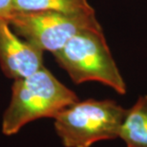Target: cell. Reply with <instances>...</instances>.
Masks as SVG:
<instances>
[{"instance_id": "1", "label": "cell", "mask_w": 147, "mask_h": 147, "mask_svg": "<svg viewBox=\"0 0 147 147\" xmlns=\"http://www.w3.org/2000/svg\"><path fill=\"white\" fill-rule=\"evenodd\" d=\"M78 100L74 91L43 67L33 75L14 80L10 104L3 116L2 132L11 136L36 119H55Z\"/></svg>"}, {"instance_id": "2", "label": "cell", "mask_w": 147, "mask_h": 147, "mask_svg": "<svg viewBox=\"0 0 147 147\" xmlns=\"http://www.w3.org/2000/svg\"><path fill=\"white\" fill-rule=\"evenodd\" d=\"M53 55L76 84L98 81L119 95L127 92L102 28L80 32Z\"/></svg>"}, {"instance_id": "3", "label": "cell", "mask_w": 147, "mask_h": 147, "mask_svg": "<svg viewBox=\"0 0 147 147\" xmlns=\"http://www.w3.org/2000/svg\"><path fill=\"white\" fill-rule=\"evenodd\" d=\"M127 110L112 99L78 100L55 116V129L65 147H90L119 138Z\"/></svg>"}, {"instance_id": "4", "label": "cell", "mask_w": 147, "mask_h": 147, "mask_svg": "<svg viewBox=\"0 0 147 147\" xmlns=\"http://www.w3.org/2000/svg\"><path fill=\"white\" fill-rule=\"evenodd\" d=\"M7 20L23 39L41 51L52 54L80 32L102 28L95 11H14Z\"/></svg>"}, {"instance_id": "5", "label": "cell", "mask_w": 147, "mask_h": 147, "mask_svg": "<svg viewBox=\"0 0 147 147\" xmlns=\"http://www.w3.org/2000/svg\"><path fill=\"white\" fill-rule=\"evenodd\" d=\"M43 53L18 37L8 20L0 17V67L7 78L16 80L43 68Z\"/></svg>"}, {"instance_id": "6", "label": "cell", "mask_w": 147, "mask_h": 147, "mask_svg": "<svg viewBox=\"0 0 147 147\" xmlns=\"http://www.w3.org/2000/svg\"><path fill=\"white\" fill-rule=\"evenodd\" d=\"M119 139L127 147H147V95L140 96L127 110Z\"/></svg>"}, {"instance_id": "7", "label": "cell", "mask_w": 147, "mask_h": 147, "mask_svg": "<svg viewBox=\"0 0 147 147\" xmlns=\"http://www.w3.org/2000/svg\"><path fill=\"white\" fill-rule=\"evenodd\" d=\"M14 11H59L79 13L95 11L88 0H13Z\"/></svg>"}, {"instance_id": "8", "label": "cell", "mask_w": 147, "mask_h": 147, "mask_svg": "<svg viewBox=\"0 0 147 147\" xmlns=\"http://www.w3.org/2000/svg\"><path fill=\"white\" fill-rule=\"evenodd\" d=\"M14 13L13 0H0V17L8 19Z\"/></svg>"}]
</instances>
